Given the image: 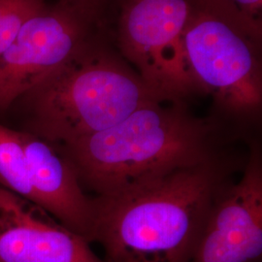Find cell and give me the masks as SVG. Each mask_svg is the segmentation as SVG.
Listing matches in <instances>:
<instances>
[{"label":"cell","instance_id":"30bf717a","mask_svg":"<svg viewBox=\"0 0 262 262\" xmlns=\"http://www.w3.org/2000/svg\"><path fill=\"white\" fill-rule=\"evenodd\" d=\"M0 187L33 202L23 131L0 123Z\"/></svg>","mask_w":262,"mask_h":262},{"label":"cell","instance_id":"7c38bea8","mask_svg":"<svg viewBox=\"0 0 262 262\" xmlns=\"http://www.w3.org/2000/svg\"><path fill=\"white\" fill-rule=\"evenodd\" d=\"M241 15L254 25L262 27V0H227Z\"/></svg>","mask_w":262,"mask_h":262},{"label":"cell","instance_id":"3957f363","mask_svg":"<svg viewBox=\"0 0 262 262\" xmlns=\"http://www.w3.org/2000/svg\"><path fill=\"white\" fill-rule=\"evenodd\" d=\"M152 101L165 100L122 57L88 41L17 103L25 110L24 131L62 147Z\"/></svg>","mask_w":262,"mask_h":262},{"label":"cell","instance_id":"277c9868","mask_svg":"<svg viewBox=\"0 0 262 262\" xmlns=\"http://www.w3.org/2000/svg\"><path fill=\"white\" fill-rule=\"evenodd\" d=\"M195 93L211 96L217 121L257 122L262 110V27L227 0H190L184 33Z\"/></svg>","mask_w":262,"mask_h":262},{"label":"cell","instance_id":"8fae6325","mask_svg":"<svg viewBox=\"0 0 262 262\" xmlns=\"http://www.w3.org/2000/svg\"><path fill=\"white\" fill-rule=\"evenodd\" d=\"M46 6L44 0H0V53L13 42L26 21Z\"/></svg>","mask_w":262,"mask_h":262},{"label":"cell","instance_id":"5b68a950","mask_svg":"<svg viewBox=\"0 0 262 262\" xmlns=\"http://www.w3.org/2000/svg\"><path fill=\"white\" fill-rule=\"evenodd\" d=\"M190 0H123L118 23L122 57L165 101L195 94L187 70L184 33Z\"/></svg>","mask_w":262,"mask_h":262},{"label":"cell","instance_id":"4fadbf2b","mask_svg":"<svg viewBox=\"0 0 262 262\" xmlns=\"http://www.w3.org/2000/svg\"><path fill=\"white\" fill-rule=\"evenodd\" d=\"M66 4L82 10L96 18L97 11L100 8L104 0H60Z\"/></svg>","mask_w":262,"mask_h":262},{"label":"cell","instance_id":"9c48e42d","mask_svg":"<svg viewBox=\"0 0 262 262\" xmlns=\"http://www.w3.org/2000/svg\"><path fill=\"white\" fill-rule=\"evenodd\" d=\"M21 131L33 203L92 244L93 197L85 194L75 170L58 147Z\"/></svg>","mask_w":262,"mask_h":262},{"label":"cell","instance_id":"7a4b0ae2","mask_svg":"<svg viewBox=\"0 0 262 262\" xmlns=\"http://www.w3.org/2000/svg\"><path fill=\"white\" fill-rule=\"evenodd\" d=\"M219 129L215 118L196 117L186 101H152L112 127L58 148L83 188L106 196L220 158Z\"/></svg>","mask_w":262,"mask_h":262},{"label":"cell","instance_id":"6da1fadb","mask_svg":"<svg viewBox=\"0 0 262 262\" xmlns=\"http://www.w3.org/2000/svg\"><path fill=\"white\" fill-rule=\"evenodd\" d=\"M220 158L106 196H94L92 243L107 262H190L227 183Z\"/></svg>","mask_w":262,"mask_h":262},{"label":"cell","instance_id":"8992f818","mask_svg":"<svg viewBox=\"0 0 262 262\" xmlns=\"http://www.w3.org/2000/svg\"><path fill=\"white\" fill-rule=\"evenodd\" d=\"M95 19L59 1L28 19L0 53V114L85 44L90 23Z\"/></svg>","mask_w":262,"mask_h":262},{"label":"cell","instance_id":"ba28073f","mask_svg":"<svg viewBox=\"0 0 262 262\" xmlns=\"http://www.w3.org/2000/svg\"><path fill=\"white\" fill-rule=\"evenodd\" d=\"M0 262H107L41 207L0 187Z\"/></svg>","mask_w":262,"mask_h":262},{"label":"cell","instance_id":"52a82bcc","mask_svg":"<svg viewBox=\"0 0 262 262\" xmlns=\"http://www.w3.org/2000/svg\"><path fill=\"white\" fill-rule=\"evenodd\" d=\"M261 255L262 158L254 142L242 177L215 198L190 262H260Z\"/></svg>","mask_w":262,"mask_h":262}]
</instances>
